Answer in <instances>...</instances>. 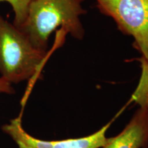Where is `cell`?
Returning <instances> with one entry per match:
<instances>
[{"label":"cell","mask_w":148,"mask_h":148,"mask_svg":"<svg viewBox=\"0 0 148 148\" xmlns=\"http://www.w3.org/2000/svg\"><path fill=\"white\" fill-rule=\"evenodd\" d=\"M48 56L0 14V77L12 84L36 79Z\"/></svg>","instance_id":"3"},{"label":"cell","mask_w":148,"mask_h":148,"mask_svg":"<svg viewBox=\"0 0 148 148\" xmlns=\"http://www.w3.org/2000/svg\"><path fill=\"white\" fill-rule=\"evenodd\" d=\"M33 0H0V2L6 1L12 6L14 13L13 24L19 27L26 19L28 9Z\"/></svg>","instance_id":"6"},{"label":"cell","mask_w":148,"mask_h":148,"mask_svg":"<svg viewBox=\"0 0 148 148\" xmlns=\"http://www.w3.org/2000/svg\"><path fill=\"white\" fill-rule=\"evenodd\" d=\"M14 90L12 84L10 83L6 79L0 77V94H8V95H12L14 94Z\"/></svg>","instance_id":"7"},{"label":"cell","mask_w":148,"mask_h":148,"mask_svg":"<svg viewBox=\"0 0 148 148\" xmlns=\"http://www.w3.org/2000/svg\"><path fill=\"white\" fill-rule=\"evenodd\" d=\"M96 7L114 20L123 34L134 38L133 47L141 54V75L131 100L148 106V0H95Z\"/></svg>","instance_id":"2"},{"label":"cell","mask_w":148,"mask_h":148,"mask_svg":"<svg viewBox=\"0 0 148 148\" xmlns=\"http://www.w3.org/2000/svg\"><path fill=\"white\" fill-rule=\"evenodd\" d=\"M112 122L93 134L81 138L63 140H42L29 134L22 124V114L10 119L1 126L2 132L14 141L18 148H101L106 145L109 138L106 132Z\"/></svg>","instance_id":"4"},{"label":"cell","mask_w":148,"mask_h":148,"mask_svg":"<svg viewBox=\"0 0 148 148\" xmlns=\"http://www.w3.org/2000/svg\"><path fill=\"white\" fill-rule=\"evenodd\" d=\"M84 0H33L26 19L18 27L34 47L47 51L48 40L59 27L66 34L81 40L84 29L80 16L86 10L82 8Z\"/></svg>","instance_id":"1"},{"label":"cell","mask_w":148,"mask_h":148,"mask_svg":"<svg viewBox=\"0 0 148 148\" xmlns=\"http://www.w3.org/2000/svg\"><path fill=\"white\" fill-rule=\"evenodd\" d=\"M101 148H148V106L139 107L124 129Z\"/></svg>","instance_id":"5"}]
</instances>
